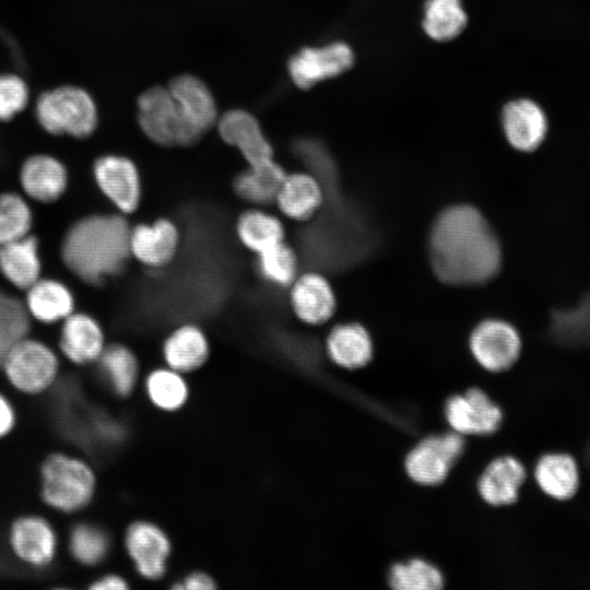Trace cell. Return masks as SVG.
<instances>
[{
	"label": "cell",
	"mask_w": 590,
	"mask_h": 590,
	"mask_svg": "<svg viewBox=\"0 0 590 590\" xmlns=\"http://www.w3.org/2000/svg\"><path fill=\"white\" fill-rule=\"evenodd\" d=\"M427 244L430 268L448 285L486 284L502 268L498 236L485 215L471 204H452L440 211Z\"/></svg>",
	"instance_id": "obj_1"
},
{
	"label": "cell",
	"mask_w": 590,
	"mask_h": 590,
	"mask_svg": "<svg viewBox=\"0 0 590 590\" xmlns=\"http://www.w3.org/2000/svg\"><path fill=\"white\" fill-rule=\"evenodd\" d=\"M130 226L129 219L115 211L80 216L61 237L60 261L83 284L105 285L121 275L131 261Z\"/></svg>",
	"instance_id": "obj_2"
},
{
	"label": "cell",
	"mask_w": 590,
	"mask_h": 590,
	"mask_svg": "<svg viewBox=\"0 0 590 590\" xmlns=\"http://www.w3.org/2000/svg\"><path fill=\"white\" fill-rule=\"evenodd\" d=\"M97 476L83 458L51 452L39 468V495L50 509L72 515L85 509L95 498Z\"/></svg>",
	"instance_id": "obj_3"
},
{
	"label": "cell",
	"mask_w": 590,
	"mask_h": 590,
	"mask_svg": "<svg viewBox=\"0 0 590 590\" xmlns=\"http://www.w3.org/2000/svg\"><path fill=\"white\" fill-rule=\"evenodd\" d=\"M0 370L19 392L40 394L51 389L58 380L59 352L47 342L28 334L7 353Z\"/></svg>",
	"instance_id": "obj_4"
},
{
	"label": "cell",
	"mask_w": 590,
	"mask_h": 590,
	"mask_svg": "<svg viewBox=\"0 0 590 590\" xmlns=\"http://www.w3.org/2000/svg\"><path fill=\"white\" fill-rule=\"evenodd\" d=\"M138 121L144 135L160 146H191L202 138L187 120L168 87L154 86L140 95Z\"/></svg>",
	"instance_id": "obj_5"
},
{
	"label": "cell",
	"mask_w": 590,
	"mask_h": 590,
	"mask_svg": "<svg viewBox=\"0 0 590 590\" xmlns=\"http://www.w3.org/2000/svg\"><path fill=\"white\" fill-rule=\"evenodd\" d=\"M40 127L52 135L86 139L97 127V110L92 97L74 86L43 94L36 106Z\"/></svg>",
	"instance_id": "obj_6"
},
{
	"label": "cell",
	"mask_w": 590,
	"mask_h": 590,
	"mask_svg": "<svg viewBox=\"0 0 590 590\" xmlns=\"http://www.w3.org/2000/svg\"><path fill=\"white\" fill-rule=\"evenodd\" d=\"M465 444V437L451 429L425 436L405 455V474L417 485L441 484L463 455Z\"/></svg>",
	"instance_id": "obj_7"
},
{
	"label": "cell",
	"mask_w": 590,
	"mask_h": 590,
	"mask_svg": "<svg viewBox=\"0 0 590 590\" xmlns=\"http://www.w3.org/2000/svg\"><path fill=\"white\" fill-rule=\"evenodd\" d=\"M92 178L114 211L129 217L142 205L143 180L137 163L129 156L107 153L92 164Z\"/></svg>",
	"instance_id": "obj_8"
},
{
	"label": "cell",
	"mask_w": 590,
	"mask_h": 590,
	"mask_svg": "<svg viewBox=\"0 0 590 590\" xmlns=\"http://www.w3.org/2000/svg\"><path fill=\"white\" fill-rule=\"evenodd\" d=\"M355 48L344 39L319 46H306L294 54L287 63L293 83L308 90L318 83L339 78L356 64Z\"/></svg>",
	"instance_id": "obj_9"
},
{
	"label": "cell",
	"mask_w": 590,
	"mask_h": 590,
	"mask_svg": "<svg viewBox=\"0 0 590 590\" xmlns=\"http://www.w3.org/2000/svg\"><path fill=\"white\" fill-rule=\"evenodd\" d=\"M468 346L474 362L488 373L510 369L519 359L522 340L517 328L500 318H486L472 329Z\"/></svg>",
	"instance_id": "obj_10"
},
{
	"label": "cell",
	"mask_w": 590,
	"mask_h": 590,
	"mask_svg": "<svg viewBox=\"0 0 590 590\" xmlns=\"http://www.w3.org/2000/svg\"><path fill=\"white\" fill-rule=\"evenodd\" d=\"M181 243V229L168 216L141 221L130 226V258L149 270H162L170 266L180 251Z\"/></svg>",
	"instance_id": "obj_11"
},
{
	"label": "cell",
	"mask_w": 590,
	"mask_h": 590,
	"mask_svg": "<svg viewBox=\"0 0 590 590\" xmlns=\"http://www.w3.org/2000/svg\"><path fill=\"white\" fill-rule=\"evenodd\" d=\"M444 416L449 429L464 437H481L498 430L504 413L486 391L471 387L447 398Z\"/></svg>",
	"instance_id": "obj_12"
},
{
	"label": "cell",
	"mask_w": 590,
	"mask_h": 590,
	"mask_svg": "<svg viewBox=\"0 0 590 590\" xmlns=\"http://www.w3.org/2000/svg\"><path fill=\"white\" fill-rule=\"evenodd\" d=\"M123 547L141 578L156 581L165 576L172 542L157 523L144 519L129 523L123 533Z\"/></svg>",
	"instance_id": "obj_13"
},
{
	"label": "cell",
	"mask_w": 590,
	"mask_h": 590,
	"mask_svg": "<svg viewBox=\"0 0 590 590\" xmlns=\"http://www.w3.org/2000/svg\"><path fill=\"white\" fill-rule=\"evenodd\" d=\"M285 291L290 311L305 326L326 324L337 311L335 292L321 270L300 271Z\"/></svg>",
	"instance_id": "obj_14"
},
{
	"label": "cell",
	"mask_w": 590,
	"mask_h": 590,
	"mask_svg": "<svg viewBox=\"0 0 590 590\" xmlns=\"http://www.w3.org/2000/svg\"><path fill=\"white\" fill-rule=\"evenodd\" d=\"M8 543L19 562L35 569L50 566L57 556V532L51 522L40 515L16 517L10 524Z\"/></svg>",
	"instance_id": "obj_15"
},
{
	"label": "cell",
	"mask_w": 590,
	"mask_h": 590,
	"mask_svg": "<svg viewBox=\"0 0 590 590\" xmlns=\"http://www.w3.org/2000/svg\"><path fill=\"white\" fill-rule=\"evenodd\" d=\"M329 194L324 184L309 170L286 173L273 204L285 220L308 223L322 211Z\"/></svg>",
	"instance_id": "obj_16"
},
{
	"label": "cell",
	"mask_w": 590,
	"mask_h": 590,
	"mask_svg": "<svg viewBox=\"0 0 590 590\" xmlns=\"http://www.w3.org/2000/svg\"><path fill=\"white\" fill-rule=\"evenodd\" d=\"M499 125L507 143L521 153L538 150L548 131L544 109L529 97L508 99L500 108Z\"/></svg>",
	"instance_id": "obj_17"
},
{
	"label": "cell",
	"mask_w": 590,
	"mask_h": 590,
	"mask_svg": "<svg viewBox=\"0 0 590 590\" xmlns=\"http://www.w3.org/2000/svg\"><path fill=\"white\" fill-rule=\"evenodd\" d=\"M20 191L32 202L54 204L70 187V173L58 157L37 153L26 157L17 174Z\"/></svg>",
	"instance_id": "obj_18"
},
{
	"label": "cell",
	"mask_w": 590,
	"mask_h": 590,
	"mask_svg": "<svg viewBox=\"0 0 590 590\" xmlns=\"http://www.w3.org/2000/svg\"><path fill=\"white\" fill-rule=\"evenodd\" d=\"M107 344L102 322L90 312L76 309L60 323L58 352L75 366L95 364Z\"/></svg>",
	"instance_id": "obj_19"
},
{
	"label": "cell",
	"mask_w": 590,
	"mask_h": 590,
	"mask_svg": "<svg viewBox=\"0 0 590 590\" xmlns=\"http://www.w3.org/2000/svg\"><path fill=\"white\" fill-rule=\"evenodd\" d=\"M221 139L235 148L247 166H260L274 161V151L257 118L244 109H232L217 119Z\"/></svg>",
	"instance_id": "obj_20"
},
{
	"label": "cell",
	"mask_w": 590,
	"mask_h": 590,
	"mask_svg": "<svg viewBox=\"0 0 590 590\" xmlns=\"http://www.w3.org/2000/svg\"><path fill=\"white\" fill-rule=\"evenodd\" d=\"M161 354L164 365L187 375L201 369L208 363L211 356V342L200 324L185 321L165 335Z\"/></svg>",
	"instance_id": "obj_21"
},
{
	"label": "cell",
	"mask_w": 590,
	"mask_h": 590,
	"mask_svg": "<svg viewBox=\"0 0 590 590\" xmlns=\"http://www.w3.org/2000/svg\"><path fill=\"white\" fill-rule=\"evenodd\" d=\"M32 321L40 324H60L76 310V297L64 281L42 276L24 291L22 297Z\"/></svg>",
	"instance_id": "obj_22"
},
{
	"label": "cell",
	"mask_w": 590,
	"mask_h": 590,
	"mask_svg": "<svg viewBox=\"0 0 590 590\" xmlns=\"http://www.w3.org/2000/svg\"><path fill=\"white\" fill-rule=\"evenodd\" d=\"M527 479L523 463L514 456L492 459L481 471L476 489L481 499L492 507H504L517 502Z\"/></svg>",
	"instance_id": "obj_23"
},
{
	"label": "cell",
	"mask_w": 590,
	"mask_h": 590,
	"mask_svg": "<svg viewBox=\"0 0 590 590\" xmlns=\"http://www.w3.org/2000/svg\"><path fill=\"white\" fill-rule=\"evenodd\" d=\"M323 350L331 363L345 370L366 367L375 354L368 329L356 321L333 326L326 335Z\"/></svg>",
	"instance_id": "obj_24"
},
{
	"label": "cell",
	"mask_w": 590,
	"mask_h": 590,
	"mask_svg": "<svg viewBox=\"0 0 590 590\" xmlns=\"http://www.w3.org/2000/svg\"><path fill=\"white\" fill-rule=\"evenodd\" d=\"M40 240L35 234L0 245V275L14 290L24 292L44 274Z\"/></svg>",
	"instance_id": "obj_25"
},
{
	"label": "cell",
	"mask_w": 590,
	"mask_h": 590,
	"mask_svg": "<svg viewBox=\"0 0 590 590\" xmlns=\"http://www.w3.org/2000/svg\"><path fill=\"white\" fill-rule=\"evenodd\" d=\"M238 244L253 256L286 240L284 219L268 206L248 205L234 222Z\"/></svg>",
	"instance_id": "obj_26"
},
{
	"label": "cell",
	"mask_w": 590,
	"mask_h": 590,
	"mask_svg": "<svg viewBox=\"0 0 590 590\" xmlns=\"http://www.w3.org/2000/svg\"><path fill=\"white\" fill-rule=\"evenodd\" d=\"M168 90L191 126L203 137L216 122L217 109L209 87L197 76L181 74Z\"/></svg>",
	"instance_id": "obj_27"
},
{
	"label": "cell",
	"mask_w": 590,
	"mask_h": 590,
	"mask_svg": "<svg viewBox=\"0 0 590 590\" xmlns=\"http://www.w3.org/2000/svg\"><path fill=\"white\" fill-rule=\"evenodd\" d=\"M470 16L463 0H424L420 26L429 40L448 44L467 30Z\"/></svg>",
	"instance_id": "obj_28"
},
{
	"label": "cell",
	"mask_w": 590,
	"mask_h": 590,
	"mask_svg": "<svg viewBox=\"0 0 590 590\" xmlns=\"http://www.w3.org/2000/svg\"><path fill=\"white\" fill-rule=\"evenodd\" d=\"M534 481L539 488L556 500H568L579 487V469L568 453L550 452L541 456L534 465Z\"/></svg>",
	"instance_id": "obj_29"
},
{
	"label": "cell",
	"mask_w": 590,
	"mask_h": 590,
	"mask_svg": "<svg viewBox=\"0 0 590 590\" xmlns=\"http://www.w3.org/2000/svg\"><path fill=\"white\" fill-rule=\"evenodd\" d=\"M95 365L116 397L128 398L133 393L140 379V362L130 346L108 343Z\"/></svg>",
	"instance_id": "obj_30"
},
{
	"label": "cell",
	"mask_w": 590,
	"mask_h": 590,
	"mask_svg": "<svg viewBox=\"0 0 590 590\" xmlns=\"http://www.w3.org/2000/svg\"><path fill=\"white\" fill-rule=\"evenodd\" d=\"M286 173L275 160L260 166H246L232 179V190L247 205L269 206Z\"/></svg>",
	"instance_id": "obj_31"
},
{
	"label": "cell",
	"mask_w": 590,
	"mask_h": 590,
	"mask_svg": "<svg viewBox=\"0 0 590 590\" xmlns=\"http://www.w3.org/2000/svg\"><path fill=\"white\" fill-rule=\"evenodd\" d=\"M185 376L166 365L151 369L143 379V389L149 402L167 413L182 409L190 396Z\"/></svg>",
	"instance_id": "obj_32"
},
{
	"label": "cell",
	"mask_w": 590,
	"mask_h": 590,
	"mask_svg": "<svg viewBox=\"0 0 590 590\" xmlns=\"http://www.w3.org/2000/svg\"><path fill=\"white\" fill-rule=\"evenodd\" d=\"M255 271L266 284L286 290L299 274L300 258L287 240L253 256Z\"/></svg>",
	"instance_id": "obj_33"
},
{
	"label": "cell",
	"mask_w": 590,
	"mask_h": 590,
	"mask_svg": "<svg viewBox=\"0 0 590 590\" xmlns=\"http://www.w3.org/2000/svg\"><path fill=\"white\" fill-rule=\"evenodd\" d=\"M386 578L393 590H440L446 581L438 566L422 557L392 564Z\"/></svg>",
	"instance_id": "obj_34"
},
{
	"label": "cell",
	"mask_w": 590,
	"mask_h": 590,
	"mask_svg": "<svg viewBox=\"0 0 590 590\" xmlns=\"http://www.w3.org/2000/svg\"><path fill=\"white\" fill-rule=\"evenodd\" d=\"M68 548L78 564L94 567L103 564L108 557L111 540L108 532L101 526L82 521L71 528Z\"/></svg>",
	"instance_id": "obj_35"
},
{
	"label": "cell",
	"mask_w": 590,
	"mask_h": 590,
	"mask_svg": "<svg viewBox=\"0 0 590 590\" xmlns=\"http://www.w3.org/2000/svg\"><path fill=\"white\" fill-rule=\"evenodd\" d=\"M32 202L21 192H0V245L33 233L35 214Z\"/></svg>",
	"instance_id": "obj_36"
},
{
	"label": "cell",
	"mask_w": 590,
	"mask_h": 590,
	"mask_svg": "<svg viewBox=\"0 0 590 590\" xmlns=\"http://www.w3.org/2000/svg\"><path fill=\"white\" fill-rule=\"evenodd\" d=\"M32 322L23 299L0 286V366L11 347L31 334Z\"/></svg>",
	"instance_id": "obj_37"
},
{
	"label": "cell",
	"mask_w": 590,
	"mask_h": 590,
	"mask_svg": "<svg viewBox=\"0 0 590 590\" xmlns=\"http://www.w3.org/2000/svg\"><path fill=\"white\" fill-rule=\"evenodd\" d=\"M552 334L562 344L590 343V295L573 308L554 314Z\"/></svg>",
	"instance_id": "obj_38"
},
{
	"label": "cell",
	"mask_w": 590,
	"mask_h": 590,
	"mask_svg": "<svg viewBox=\"0 0 590 590\" xmlns=\"http://www.w3.org/2000/svg\"><path fill=\"white\" fill-rule=\"evenodd\" d=\"M296 153L307 163L309 172L326 186L329 198L338 194V170L331 153L315 139H302L295 144Z\"/></svg>",
	"instance_id": "obj_39"
},
{
	"label": "cell",
	"mask_w": 590,
	"mask_h": 590,
	"mask_svg": "<svg viewBox=\"0 0 590 590\" xmlns=\"http://www.w3.org/2000/svg\"><path fill=\"white\" fill-rule=\"evenodd\" d=\"M28 91L24 81L16 75L0 76V121H8L27 104Z\"/></svg>",
	"instance_id": "obj_40"
},
{
	"label": "cell",
	"mask_w": 590,
	"mask_h": 590,
	"mask_svg": "<svg viewBox=\"0 0 590 590\" xmlns=\"http://www.w3.org/2000/svg\"><path fill=\"white\" fill-rule=\"evenodd\" d=\"M17 414L11 400L0 392V439L9 436L16 426Z\"/></svg>",
	"instance_id": "obj_41"
},
{
	"label": "cell",
	"mask_w": 590,
	"mask_h": 590,
	"mask_svg": "<svg viewBox=\"0 0 590 590\" xmlns=\"http://www.w3.org/2000/svg\"><path fill=\"white\" fill-rule=\"evenodd\" d=\"M216 587L215 580L210 575L203 571H193L175 583L173 589L213 590Z\"/></svg>",
	"instance_id": "obj_42"
},
{
	"label": "cell",
	"mask_w": 590,
	"mask_h": 590,
	"mask_svg": "<svg viewBox=\"0 0 590 590\" xmlns=\"http://www.w3.org/2000/svg\"><path fill=\"white\" fill-rule=\"evenodd\" d=\"M88 588L92 590H126L129 588V583L123 576L110 573L95 578Z\"/></svg>",
	"instance_id": "obj_43"
},
{
	"label": "cell",
	"mask_w": 590,
	"mask_h": 590,
	"mask_svg": "<svg viewBox=\"0 0 590 590\" xmlns=\"http://www.w3.org/2000/svg\"><path fill=\"white\" fill-rule=\"evenodd\" d=\"M588 458H589V461H590V447H589V451H588Z\"/></svg>",
	"instance_id": "obj_44"
}]
</instances>
